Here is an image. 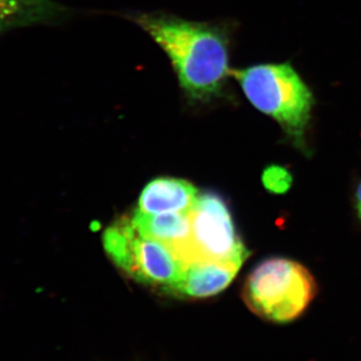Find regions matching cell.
Segmentation results:
<instances>
[{"label":"cell","mask_w":361,"mask_h":361,"mask_svg":"<svg viewBox=\"0 0 361 361\" xmlns=\"http://www.w3.org/2000/svg\"><path fill=\"white\" fill-rule=\"evenodd\" d=\"M262 180L266 189L275 194L286 193L292 184V177L289 171L279 166H270L266 168Z\"/></svg>","instance_id":"10"},{"label":"cell","mask_w":361,"mask_h":361,"mask_svg":"<svg viewBox=\"0 0 361 361\" xmlns=\"http://www.w3.org/2000/svg\"><path fill=\"white\" fill-rule=\"evenodd\" d=\"M130 218L142 237L160 242L169 247L173 253L189 237V212L149 214L137 209Z\"/></svg>","instance_id":"9"},{"label":"cell","mask_w":361,"mask_h":361,"mask_svg":"<svg viewBox=\"0 0 361 361\" xmlns=\"http://www.w3.org/2000/svg\"><path fill=\"white\" fill-rule=\"evenodd\" d=\"M189 217V237L174 251L185 267L204 261L244 263L249 252L237 235L229 209L219 195H198Z\"/></svg>","instance_id":"5"},{"label":"cell","mask_w":361,"mask_h":361,"mask_svg":"<svg viewBox=\"0 0 361 361\" xmlns=\"http://www.w3.org/2000/svg\"><path fill=\"white\" fill-rule=\"evenodd\" d=\"M68 13L54 0H0V37L21 28L56 25Z\"/></svg>","instance_id":"7"},{"label":"cell","mask_w":361,"mask_h":361,"mask_svg":"<svg viewBox=\"0 0 361 361\" xmlns=\"http://www.w3.org/2000/svg\"><path fill=\"white\" fill-rule=\"evenodd\" d=\"M170 59L183 97L191 106L224 99L231 32L224 23L188 20L165 13L129 14Z\"/></svg>","instance_id":"1"},{"label":"cell","mask_w":361,"mask_h":361,"mask_svg":"<svg viewBox=\"0 0 361 361\" xmlns=\"http://www.w3.org/2000/svg\"><path fill=\"white\" fill-rule=\"evenodd\" d=\"M316 283L310 271L295 261L271 258L247 277L244 301L249 310L267 322L297 319L314 299Z\"/></svg>","instance_id":"3"},{"label":"cell","mask_w":361,"mask_h":361,"mask_svg":"<svg viewBox=\"0 0 361 361\" xmlns=\"http://www.w3.org/2000/svg\"><path fill=\"white\" fill-rule=\"evenodd\" d=\"M103 241L104 251L115 265L140 283L168 293L183 276L185 266L172 250L142 237L128 216L106 228Z\"/></svg>","instance_id":"4"},{"label":"cell","mask_w":361,"mask_h":361,"mask_svg":"<svg viewBox=\"0 0 361 361\" xmlns=\"http://www.w3.org/2000/svg\"><path fill=\"white\" fill-rule=\"evenodd\" d=\"M356 206H357L358 214L361 218V183L358 187L357 192H356Z\"/></svg>","instance_id":"11"},{"label":"cell","mask_w":361,"mask_h":361,"mask_svg":"<svg viewBox=\"0 0 361 361\" xmlns=\"http://www.w3.org/2000/svg\"><path fill=\"white\" fill-rule=\"evenodd\" d=\"M198 195L196 188L187 180L159 178L142 190L139 210L149 214L189 212Z\"/></svg>","instance_id":"8"},{"label":"cell","mask_w":361,"mask_h":361,"mask_svg":"<svg viewBox=\"0 0 361 361\" xmlns=\"http://www.w3.org/2000/svg\"><path fill=\"white\" fill-rule=\"evenodd\" d=\"M243 263L204 261L185 267L183 276L168 294L183 298L200 299L225 290Z\"/></svg>","instance_id":"6"},{"label":"cell","mask_w":361,"mask_h":361,"mask_svg":"<svg viewBox=\"0 0 361 361\" xmlns=\"http://www.w3.org/2000/svg\"><path fill=\"white\" fill-rule=\"evenodd\" d=\"M249 103L271 116L298 148L305 146L313 94L289 63H259L232 71Z\"/></svg>","instance_id":"2"}]
</instances>
